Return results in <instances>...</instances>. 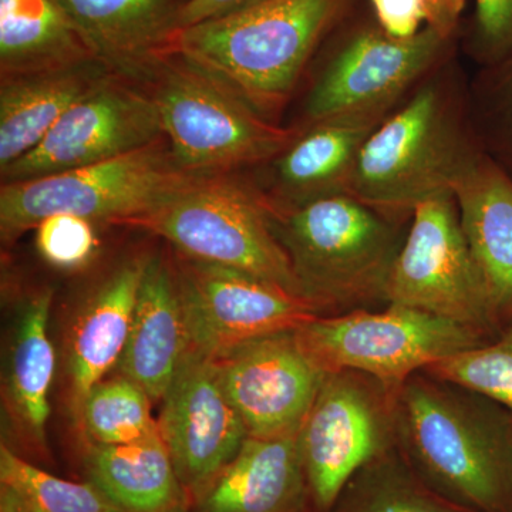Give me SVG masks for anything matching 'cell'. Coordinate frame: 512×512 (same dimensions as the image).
Here are the masks:
<instances>
[{"instance_id":"cell-1","label":"cell","mask_w":512,"mask_h":512,"mask_svg":"<svg viewBox=\"0 0 512 512\" xmlns=\"http://www.w3.org/2000/svg\"><path fill=\"white\" fill-rule=\"evenodd\" d=\"M484 157L470 117V77L448 57L376 127L357 158L349 195L394 217L454 195Z\"/></svg>"},{"instance_id":"cell-2","label":"cell","mask_w":512,"mask_h":512,"mask_svg":"<svg viewBox=\"0 0 512 512\" xmlns=\"http://www.w3.org/2000/svg\"><path fill=\"white\" fill-rule=\"evenodd\" d=\"M397 447L430 490L471 512H512V416L420 370L399 387Z\"/></svg>"},{"instance_id":"cell-3","label":"cell","mask_w":512,"mask_h":512,"mask_svg":"<svg viewBox=\"0 0 512 512\" xmlns=\"http://www.w3.org/2000/svg\"><path fill=\"white\" fill-rule=\"evenodd\" d=\"M362 0H265L175 33L171 52L278 123L320 46Z\"/></svg>"},{"instance_id":"cell-4","label":"cell","mask_w":512,"mask_h":512,"mask_svg":"<svg viewBox=\"0 0 512 512\" xmlns=\"http://www.w3.org/2000/svg\"><path fill=\"white\" fill-rule=\"evenodd\" d=\"M268 211L299 295L320 316L389 305L390 276L412 218L386 214L349 194L292 210L268 205Z\"/></svg>"},{"instance_id":"cell-5","label":"cell","mask_w":512,"mask_h":512,"mask_svg":"<svg viewBox=\"0 0 512 512\" xmlns=\"http://www.w3.org/2000/svg\"><path fill=\"white\" fill-rule=\"evenodd\" d=\"M460 52V37L424 26L412 39L387 35L365 0L339 23L316 53V70L292 128L323 121L389 113L416 84Z\"/></svg>"},{"instance_id":"cell-6","label":"cell","mask_w":512,"mask_h":512,"mask_svg":"<svg viewBox=\"0 0 512 512\" xmlns=\"http://www.w3.org/2000/svg\"><path fill=\"white\" fill-rule=\"evenodd\" d=\"M124 225L164 238L185 258L238 269L301 296L272 231L268 204L252 181L232 173L194 175L156 208Z\"/></svg>"},{"instance_id":"cell-7","label":"cell","mask_w":512,"mask_h":512,"mask_svg":"<svg viewBox=\"0 0 512 512\" xmlns=\"http://www.w3.org/2000/svg\"><path fill=\"white\" fill-rule=\"evenodd\" d=\"M151 84L164 137L188 173L259 167L298 136V130L265 119L227 84L178 53L164 57Z\"/></svg>"},{"instance_id":"cell-8","label":"cell","mask_w":512,"mask_h":512,"mask_svg":"<svg viewBox=\"0 0 512 512\" xmlns=\"http://www.w3.org/2000/svg\"><path fill=\"white\" fill-rule=\"evenodd\" d=\"M194 175L157 143L126 156L0 188V238L13 244L55 214L124 225L156 208Z\"/></svg>"},{"instance_id":"cell-9","label":"cell","mask_w":512,"mask_h":512,"mask_svg":"<svg viewBox=\"0 0 512 512\" xmlns=\"http://www.w3.org/2000/svg\"><path fill=\"white\" fill-rule=\"evenodd\" d=\"M295 335L325 372L357 370L393 389L427 366L491 340L464 323L400 305L319 316Z\"/></svg>"},{"instance_id":"cell-10","label":"cell","mask_w":512,"mask_h":512,"mask_svg":"<svg viewBox=\"0 0 512 512\" xmlns=\"http://www.w3.org/2000/svg\"><path fill=\"white\" fill-rule=\"evenodd\" d=\"M397 392L357 370L326 372L298 434L313 511H328L360 468L397 446Z\"/></svg>"},{"instance_id":"cell-11","label":"cell","mask_w":512,"mask_h":512,"mask_svg":"<svg viewBox=\"0 0 512 512\" xmlns=\"http://www.w3.org/2000/svg\"><path fill=\"white\" fill-rule=\"evenodd\" d=\"M387 301L456 320L491 338L501 329L503 320L464 234L454 195L414 210L394 262Z\"/></svg>"},{"instance_id":"cell-12","label":"cell","mask_w":512,"mask_h":512,"mask_svg":"<svg viewBox=\"0 0 512 512\" xmlns=\"http://www.w3.org/2000/svg\"><path fill=\"white\" fill-rule=\"evenodd\" d=\"M173 264L188 350L201 355L215 357L249 340L296 330L320 316L306 299L247 272L177 252Z\"/></svg>"},{"instance_id":"cell-13","label":"cell","mask_w":512,"mask_h":512,"mask_svg":"<svg viewBox=\"0 0 512 512\" xmlns=\"http://www.w3.org/2000/svg\"><path fill=\"white\" fill-rule=\"evenodd\" d=\"M164 137L151 93L110 74L80 97L46 137L9 165L2 183H18L103 163L151 146Z\"/></svg>"},{"instance_id":"cell-14","label":"cell","mask_w":512,"mask_h":512,"mask_svg":"<svg viewBox=\"0 0 512 512\" xmlns=\"http://www.w3.org/2000/svg\"><path fill=\"white\" fill-rule=\"evenodd\" d=\"M212 362L254 439L298 436L326 375L299 345L295 330L249 340Z\"/></svg>"},{"instance_id":"cell-15","label":"cell","mask_w":512,"mask_h":512,"mask_svg":"<svg viewBox=\"0 0 512 512\" xmlns=\"http://www.w3.org/2000/svg\"><path fill=\"white\" fill-rule=\"evenodd\" d=\"M161 402L158 431L192 503L237 457L247 429L222 389L212 357L194 350L185 353Z\"/></svg>"},{"instance_id":"cell-16","label":"cell","mask_w":512,"mask_h":512,"mask_svg":"<svg viewBox=\"0 0 512 512\" xmlns=\"http://www.w3.org/2000/svg\"><path fill=\"white\" fill-rule=\"evenodd\" d=\"M389 113L360 114L303 128L278 156L256 167L261 168L262 178L252 183L275 210L349 194L360 151Z\"/></svg>"},{"instance_id":"cell-17","label":"cell","mask_w":512,"mask_h":512,"mask_svg":"<svg viewBox=\"0 0 512 512\" xmlns=\"http://www.w3.org/2000/svg\"><path fill=\"white\" fill-rule=\"evenodd\" d=\"M90 52L127 82L151 83L178 32L177 0H59Z\"/></svg>"},{"instance_id":"cell-18","label":"cell","mask_w":512,"mask_h":512,"mask_svg":"<svg viewBox=\"0 0 512 512\" xmlns=\"http://www.w3.org/2000/svg\"><path fill=\"white\" fill-rule=\"evenodd\" d=\"M188 350L187 325L173 259L147 256L119 375L161 402Z\"/></svg>"},{"instance_id":"cell-19","label":"cell","mask_w":512,"mask_h":512,"mask_svg":"<svg viewBox=\"0 0 512 512\" xmlns=\"http://www.w3.org/2000/svg\"><path fill=\"white\" fill-rule=\"evenodd\" d=\"M188 512H315L298 436L248 437Z\"/></svg>"},{"instance_id":"cell-20","label":"cell","mask_w":512,"mask_h":512,"mask_svg":"<svg viewBox=\"0 0 512 512\" xmlns=\"http://www.w3.org/2000/svg\"><path fill=\"white\" fill-rule=\"evenodd\" d=\"M53 291L40 289L20 305L6 353L3 403L26 450L47 456L46 426L56 355L49 338Z\"/></svg>"},{"instance_id":"cell-21","label":"cell","mask_w":512,"mask_h":512,"mask_svg":"<svg viewBox=\"0 0 512 512\" xmlns=\"http://www.w3.org/2000/svg\"><path fill=\"white\" fill-rule=\"evenodd\" d=\"M147 256L119 266L77 313L67 339V380L73 416L86 394L119 365L130 335Z\"/></svg>"},{"instance_id":"cell-22","label":"cell","mask_w":512,"mask_h":512,"mask_svg":"<svg viewBox=\"0 0 512 512\" xmlns=\"http://www.w3.org/2000/svg\"><path fill=\"white\" fill-rule=\"evenodd\" d=\"M110 74L97 60H87L63 69L2 79L0 171L32 151L80 97Z\"/></svg>"},{"instance_id":"cell-23","label":"cell","mask_w":512,"mask_h":512,"mask_svg":"<svg viewBox=\"0 0 512 512\" xmlns=\"http://www.w3.org/2000/svg\"><path fill=\"white\" fill-rule=\"evenodd\" d=\"M83 471L121 512L190 511V495L160 431L133 443H86Z\"/></svg>"},{"instance_id":"cell-24","label":"cell","mask_w":512,"mask_h":512,"mask_svg":"<svg viewBox=\"0 0 512 512\" xmlns=\"http://www.w3.org/2000/svg\"><path fill=\"white\" fill-rule=\"evenodd\" d=\"M454 197L495 311L512 319V180L484 156Z\"/></svg>"},{"instance_id":"cell-25","label":"cell","mask_w":512,"mask_h":512,"mask_svg":"<svg viewBox=\"0 0 512 512\" xmlns=\"http://www.w3.org/2000/svg\"><path fill=\"white\" fill-rule=\"evenodd\" d=\"M94 60L59 0H0V73L25 76Z\"/></svg>"},{"instance_id":"cell-26","label":"cell","mask_w":512,"mask_h":512,"mask_svg":"<svg viewBox=\"0 0 512 512\" xmlns=\"http://www.w3.org/2000/svg\"><path fill=\"white\" fill-rule=\"evenodd\" d=\"M326 512H471L430 490L399 447L360 468Z\"/></svg>"},{"instance_id":"cell-27","label":"cell","mask_w":512,"mask_h":512,"mask_svg":"<svg viewBox=\"0 0 512 512\" xmlns=\"http://www.w3.org/2000/svg\"><path fill=\"white\" fill-rule=\"evenodd\" d=\"M0 512H121L90 481L53 476L0 446Z\"/></svg>"},{"instance_id":"cell-28","label":"cell","mask_w":512,"mask_h":512,"mask_svg":"<svg viewBox=\"0 0 512 512\" xmlns=\"http://www.w3.org/2000/svg\"><path fill=\"white\" fill-rule=\"evenodd\" d=\"M150 394L124 376L101 380L84 397L74 421L86 443L126 444L157 433Z\"/></svg>"},{"instance_id":"cell-29","label":"cell","mask_w":512,"mask_h":512,"mask_svg":"<svg viewBox=\"0 0 512 512\" xmlns=\"http://www.w3.org/2000/svg\"><path fill=\"white\" fill-rule=\"evenodd\" d=\"M470 117L484 156L512 180V57L470 77Z\"/></svg>"},{"instance_id":"cell-30","label":"cell","mask_w":512,"mask_h":512,"mask_svg":"<svg viewBox=\"0 0 512 512\" xmlns=\"http://www.w3.org/2000/svg\"><path fill=\"white\" fill-rule=\"evenodd\" d=\"M423 370L493 400L512 416V325L484 345Z\"/></svg>"},{"instance_id":"cell-31","label":"cell","mask_w":512,"mask_h":512,"mask_svg":"<svg viewBox=\"0 0 512 512\" xmlns=\"http://www.w3.org/2000/svg\"><path fill=\"white\" fill-rule=\"evenodd\" d=\"M460 53L478 69L512 57V0H474L461 28Z\"/></svg>"},{"instance_id":"cell-32","label":"cell","mask_w":512,"mask_h":512,"mask_svg":"<svg viewBox=\"0 0 512 512\" xmlns=\"http://www.w3.org/2000/svg\"><path fill=\"white\" fill-rule=\"evenodd\" d=\"M40 256L59 269H79L92 261L97 248L94 222L73 214H55L35 228Z\"/></svg>"},{"instance_id":"cell-33","label":"cell","mask_w":512,"mask_h":512,"mask_svg":"<svg viewBox=\"0 0 512 512\" xmlns=\"http://www.w3.org/2000/svg\"><path fill=\"white\" fill-rule=\"evenodd\" d=\"M376 22L394 39H412L427 25L423 0H365Z\"/></svg>"},{"instance_id":"cell-34","label":"cell","mask_w":512,"mask_h":512,"mask_svg":"<svg viewBox=\"0 0 512 512\" xmlns=\"http://www.w3.org/2000/svg\"><path fill=\"white\" fill-rule=\"evenodd\" d=\"M265 0H187L178 13V30L252 8Z\"/></svg>"},{"instance_id":"cell-35","label":"cell","mask_w":512,"mask_h":512,"mask_svg":"<svg viewBox=\"0 0 512 512\" xmlns=\"http://www.w3.org/2000/svg\"><path fill=\"white\" fill-rule=\"evenodd\" d=\"M427 26L446 37H460L467 0H423Z\"/></svg>"}]
</instances>
